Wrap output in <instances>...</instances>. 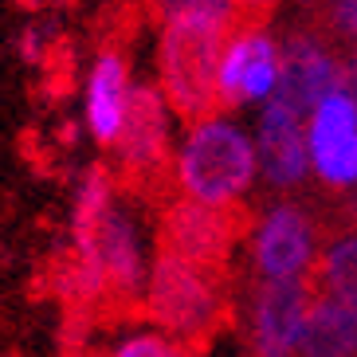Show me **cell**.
Instances as JSON below:
<instances>
[{
	"mask_svg": "<svg viewBox=\"0 0 357 357\" xmlns=\"http://www.w3.org/2000/svg\"><path fill=\"white\" fill-rule=\"evenodd\" d=\"M43 75H47V91H52L55 98H63L67 91L75 86V47L71 40H52L47 43V55H43Z\"/></svg>",
	"mask_w": 357,
	"mask_h": 357,
	"instance_id": "obj_17",
	"label": "cell"
},
{
	"mask_svg": "<svg viewBox=\"0 0 357 357\" xmlns=\"http://www.w3.org/2000/svg\"><path fill=\"white\" fill-rule=\"evenodd\" d=\"M149 12V24H169L181 16H204V20L231 24L240 36H259L271 16L263 12H243L236 0H142Z\"/></svg>",
	"mask_w": 357,
	"mask_h": 357,
	"instance_id": "obj_14",
	"label": "cell"
},
{
	"mask_svg": "<svg viewBox=\"0 0 357 357\" xmlns=\"http://www.w3.org/2000/svg\"><path fill=\"white\" fill-rule=\"evenodd\" d=\"M318 236L322 224L303 212L298 204H279L259 220L252 236V252H255V271L267 283L279 279H306L318 263Z\"/></svg>",
	"mask_w": 357,
	"mask_h": 357,
	"instance_id": "obj_6",
	"label": "cell"
},
{
	"mask_svg": "<svg viewBox=\"0 0 357 357\" xmlns=\"http://www.w3.org/2000/svg\"><path fill=\"white\" fill-rule=\"evenodd\" d=\"M310 165L330 189H357V106L342 91L314 110Z\"/></svg>",
	"mask_w": 357,
	"mask_h": 357,
	"instance_id": "obj_9",
	"label": "cell"
},
{
	"mask_svg": "<svg viewBox=\"0 0 357 357\" xmlns=\"http://www.w3.org/2000/svg\"><path fill=\"white\" fill-rule=\"evenodd\" d=\"M231 40H240V32L231 24L204 20V16H181V20L161 24V95H165L169 110L189 130L231 110L220 86L224 52H228Z\"/></svg>",
	"mask_w": 357,
	"mask_h": 357,
	"instance_id": "obj_1",
	"label": "cell"
},
{
	"mask_svg": "<svg viewBox=\"0 0 357 357\" xmlns=\"http://www.w3.org/2000/svg\"><path fill=\"white\" fill-rule=\"evenodd\" d=\"M130 59L126 52L118 47H95V67H91V79H86V130L98 146H114L118 130H122V118H126L130 106Z\"/></svg>",
	"mask_w": 357,
	"mask_h": 357,
	"instance_id": "obj_10",
	"label": "cell"
},
{
	"mask_svg": "<svg viewBox=\"0 0 357 357\" xmlns=\"http://www.w3.org/2000/svg\"><path fill=\"white\" fill-rule=\"evenodd\" d=\"M314 298H318L314 271L306 279L263 283L252 306V346H248V357H294Z\"/></svg>",
	"mask_w": 357,
	"mask_h": 357,
	"instance_id": "obj_7",
	"label": "cell"
},
{
	"mask_svg": "<svg viewBox=\"0 0 357 357\" xmlns=\"http://www.w3.org/2000/svg\"><path fill=\"white\" fill-rule=\"evenodd\" d=\"M243 12H263V16H271V8H275V0H236Z\"/></svg>",
	"mask_w": 357,
	"mask_h": 357,
	"instance_id": "obj_19",
	"label": "cell"
},
{
	"mask_svg": "<svg viewBox=\"0 0 357 357\" xmlns=\"http://www.w3.org/2000/svg\"><path fill=\"white\" fill-rule=\"evenodd\" d=\"M337 55V91L354 98L357 106V47H342Z\"/></svg>",
	"mask_w": 357,
	"mask_h": 357,
	"instance_id": "obj_18",
	"label": "cell"
},
{
	"mask_svg": "<svg viewBox=\"0 0 357 357\" xmlns=\"http://www.w3.org/2000/svg\"><path fill=\"white\" fill-rule=\"evenodd\" d=\"M142 310L161 334L189 346L197 357H204L212 342L236 326L231 279L200 271V267H192V263L177 259L169 252L153 255Z\"/></svg>",
	"mask_w": 357,
	"mask_h": 357,
	"instance_id": "obj_2",
	"label": "cell"
},
{
	"mask_svg": "<svg viewBox=\"0 0 357 357\" xmlns=\"http://www.w3.org/2000/svg\"><path fill=\"white\" fill-rule=\"evenodd\" d=\"M16 4H24V8H32V4H40V0H16Z\"/></svg>",
	"mask_w": 357,
	"mask_h": 357,
	"instance_id": "obj_21",
	"label": "cell"
},
{
	"mask_svg": "<svg viewBox=\"0 0 357 357\" xmlns=\"http://www.w3.org/2000/svg\"><path fill=\"white\" fill-rule=\"evenodd\" d=\"M259 216L255 204H200L189 197H173L158 208V252L192 263L200 271L231 279V255L248 236H255Z\"/></svg>",
	"mask_w": 357,
	"mask_h": 357,
	"instance_id": "obj_3",
	"label": "cell"
},
{
	"mask_svg": "<svg viewBox=\"0 0 357 357\" xmlns=\"http://www.w3.org/2000/svg\"><path fill=\"white\" fill-rule=\"evenodd\" d=\"M255 146L231 122H200L177 153V192L200 204H236L255 181Z\"/></svg>",
	"mask_w": 357,
	"mask_h": 357,
	"instance_id": "obj_5",
	"label": "cell"
},
{
	"mask_svg": "<svg viewBox=\"0 0 357 357\" xmlns=\"http://www.w3.org/2000/svg\"><path fill=\"white\" fill-rule=\"evenodd\" d=\"M106 357H197L189 346L173 342L161 330H134V334L118 337L114 346L106 349Z\"/></svg>",
	"mask_w": 357,
	"mask_h": 357,
	"instance_id": "obj_16",
	"label": "cell"
},
{
	"mask_svg": "<svg viewBox=\"0 0 357 357\" xmlns=\"http://www.w3.org/2000/svg\"><path fill=\"white\" fill-rule=\"evenodd\" d=\"M165 95L153 86H134L118 130L114 146H110V161L114 169L118 192L137 200H153L165 204L177 192V158L169 153V122H165Z\"/></svg>",
	"mask_w": 357,
	"mask_h": 357,
	"instance_id": "obj_4",
	"label": "cell"
},
{
	"mask_svg": "<svg viewBox=\"0 0 357 357\" xmlns=\"http://www.w3.org/2000/svg\"><path fill=\"white\" fill-rule=\"evenodd\" d=\"M337 91V55L314 32H291L279 52V83L275 102L291 106L294 114H314L318 106Z\"/></svg>",
	"mask_w": 357,
	"mask_h": 357,
	"instance_id": "obj_8",
	"label": "cell"
},
{
	"mask_svg": "<svg viewBox=\"0 0 357 357\" xmlns=\"http://www.w3.org/2000/svg\"><path fill=\"white\" fill-rule=\"evenodd\" d=\"M63 357H106V354H95V349H63Z\"/></svg>",
	"mask_w": 357,
	"mask_h": 357,
	"instance_id": "obj_20",
	"label": "cell"
},
{
	"mask_svg": "<svg viewBox=\"0 0 357 357\" xmlns=\"http://www.w3.org/2000/svg\"><path fill=\"white\" fill-rule=\"evenodd\" d=\"M279 83V47L271 36H240L228 43L220 67V86L224 98L231 102V110L248 98H267Z\"/></svg>",
	"mask_w": 357,
	"mask_h": 357,
	"instance_id": "obj_12",
	"label": "cell"
},
{
	"mask_svg": "<svg viewBox=\"0 0 357 357\" xmlns=\"http://www.w3.org/2000/svg\"><path fill=\"white\" fill-rule=\"evenodd\" d=\"M259 161L271 189H294L306 181L310 149H306L298 114L283 102H271L259 118Z\"/></svg>",
	"mask_w": 357,
	"mask_h": 357,
	"instance_id": "obj_11",
	"label": "cell"
},
{
	"mask_svg": "<svg viewBox=\"0 0 357 357\" xmlns=\"http://www.w3.org/2000/svg\"><path fill=\"white\" fill-rule=\"evenodd\" d=\"M294 357H357V306L318 291Z\"/></svg>",
	"mask_w": 357,
	"mask_h": 357,
	"instance_id": "obj_13",
	"label": "cell"
},
{
	"mask_svg": "<svg viewBox=\"0 0 357 357\" xmlns=\"http://www.w3.org/2000/svg\"><path fill=\"white\" fill-rule=\"evenodd\" d=\"M314 283L318 291L357 306V228L342 231L326 243V252L314 263Z\"/></svg>",
	"mask_w": 357,
	"mask_h": 357,
	"instance_id": "obj_15",
	"label": "cell"
}]
</instances>
